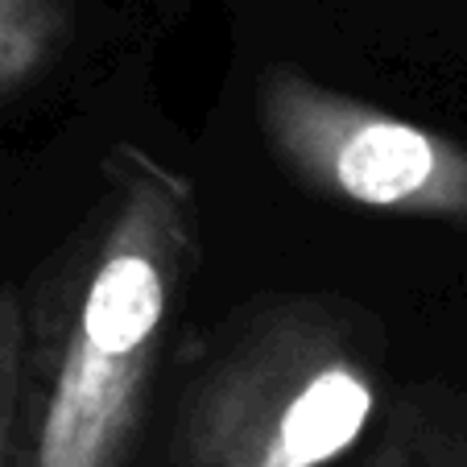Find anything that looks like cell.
<instances>
[{"instance_id":"3","label":"cell","mask_w":467,"mask_h":467,"mask_svg":"<svg viewBox=\"0 0 467 467\" xmlns=\"http://www.w3.org/2000/svg\"><path fill=\"white\" fill-rule=\"evenodd\" d=\"M253 112L294 182L356 212L467 228V145L323 88L294 67L256 75Z\"/></svg>"},{"instance_id":"5","label":"cell","mask_w":467,"mask_h":467,"mask_svg":"<svg viewBox=\"0 0 467 467\" xmlns=\"http://www.w3.org/2000/svg\"><path fill=\"white\" fill-rule=\"evenodd\" d=\"M0 467H26V294L0 282Z\"/></svg>"},{"instance_id":"2","label":"cell","mask_w":467,"mask_h":467,"mask_svg":"<svg viewBox=\"0 0 467 467\" xmlns=\"http://www.w3.org/2000/svg\"><path fill=\"white\" fill-rule=\"evenodd\" d=\"M380 401V331L323 294L240 310L178 389L170 467H331Z\"/></svg>"},{"instance_id":"1","label":"cell","mask_w":467,"mask_h":467,"mask_svg":"<svg viewBox=\"0 0 467 467\" xmlns=\"http://www.w3.org/2000/svg\"><path fill=\"white\" fill-rule=\"evenodd\" d=\"M194 261L191 178L112 145L96 203L26 294V467L129 463Z\"/></svg>"},{"instance_id":"4","label":"cell","mask_w":467,"mask_h":467,"mask_svg":"<svg viewBox=\"0 0 467 467\" xmlns=\"http://www.w3.org/2000/svg\"><path fill=\"white\" fill-rule=\"evenodd\" d=\"M71 0H0V99L26 91L71 42Z\"/></svg>"},{"instance_id":"6","label":"cell","mask_w":467,"mask_h":467,"mask_svg":"<svg viewBox=\"0 0 467 467\" xmlns=\"http://www.w3.org/2000/svg\"><path fill=\"white\" fill-rule=\"evenodd\" d=\"M368 467H418V459L406 439H385L377 455L368 459Z\"/></svg>"}]
</instances>
